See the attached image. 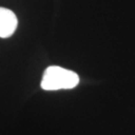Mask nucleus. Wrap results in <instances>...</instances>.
Masks as SVG:
<instances>
[{
  "mask_svg": "<svg viewBox=\"0 0 135 135\" xmlns=\"http://www.w3.org/2000/svg\"><path fill=\"white\" fill-rule=\"evenodd\" d=\"M79 81L78 75L72 70L50 66L44 71L40 86L44 90H69L77 86Z\"/></svg>",
  "mask_w": 135,
  "mask_h": 135,
  "instance_id": "f257e3e1",
  "label": "nucleus"
},
{
  "mask_svg": "<svg viewBox=\"0 0 135 135\" xmlns=\"http://www.w3.org/2000/svg\"><path fill=\"white\" fill-rule=\"evenodd\" d=\"M18 26L15 13L9 9L0 7V37L8 38L14 33Z\"/></svg>",
  "mask_w": 135,
  "mask_h": 135,
  "instance_id": "f03ea898",
  "label": "nucleus"
}]
</instances>
